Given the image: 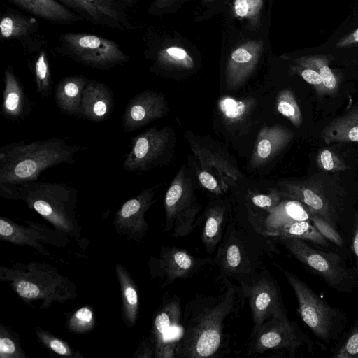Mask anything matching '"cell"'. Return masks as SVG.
<instances>
[{
	"mask_svg": "<svg viewBox=\"0 0 358 358\" xmlns=\"http://www.w3.org/2000/svg\"><path fill=\"white\" fill-rule=\"evenodd\" d=\"M153 64L161 69H192L194 62L186 50L176 45L158 48L155 52H147Z\"/></svg>",
	"mask_w": 358,
	"mask_h": 358,
	"instance_id": "obj_31",
	"label": "cell"
},
{
	"mask_svg": "<svg viewBox=\"0 0 358 358\" xmlns=\"http://www.w3.org/2000/svg\"><path fill=\"white\" fill-rule=\"evenodd\" d=\"M262 50L261 40L248 41L233 50L225 69L227 89H236L245 83L256 68Z\"/></svg>",
	"mask_w": 358,
	"mask_h": 358,
	"instance_id": "obj_20",
	"label": "cell"
},
{
	"mask_svg": "<svg viewBox=\"0 0 358 358\" xmlns=\"http://www.w3.org/2000/svg\"><path fill=\"white\" fill-rule=\"evenodd\" d=\"M278 111L287 118L295 127H299L303 122V117L296 98L289 89L280 90L276 98Z\"/></svg>",
	"mask_w": 358,
	"mask_h": 358,
	"instance_id": "obj_37",
	"label": "cell"
},
{
	"mask_svg": "<svg viewBox=\"0 0 358 358\" xmlns=\"http://www.w3.org/2000/svg\"><path fill=\"white\" fill-rule=\"evenodd\" d=\"M0 33L2 38L17 41L29 54L45 48V36L40 31L35 17L8 10L1 17Z\"/></svg>",
	"mask_w": 358,
	"mask_h": 358,
	"instance_id": "obj_18",
	"label": "cell"
},
{
	"mask_svg": "<svg viewBox=\"0 0 358 358\" xmlns=\"http://www.w3.org/2000/svg\"><path fill=\"white\" fill-rule=\"evenodd\" d=\"M239 283L242 296L248 299L252 312L251 336L270 317L287 313L279 286L266 270L257 272Z\"/></svg>",
	"mask_w": 358,
	"mask_h": 358,
	"instance_id": "obj_10",
	"label": "cell"
},
{
	"mask_svg": "<svg viewBox=\"0 0 358 358\" xmlns=\"http://www.w3.org/2000/svg\"><path fill=\"white\" fill-rule=\"evenodd\" d=\"M266 217H251L250 224L259 233L266 236V234L287 224L302 220L310 221V213L308 209L299 201L285 199Z\"/></svg>",
	"mask_w": 358,
	"mask_h": 358,
	"instance_id": "obj_24",
	"label": "cell"
},
{
	"mask_svg": "<svg viewBox=\"0 0 358 358\" xmlns=\"http://www.w3.org/2000/svg\"><path fill=\"white\" fill-rule=\"evenodd\" d=\"M38 335L41 339L56 353L65 356L72 355L71 350L62 341L56 338L50 337L45 335L44 333Z\"/></svg>",
	"mask_w": 358,
	"mask_h": 358,
	"instance_id": "obj_47",
	"label": "cell"
},
{
	"mask_svg": "<svg viewBox=\"0 0 358 358\" xmlns=\"http://www.w3.org/2000/svg\"><path fill=\"white\" fill-rule=\"evenodd\" d=\"M201 208L194 199L191 178L182 167L171 181L164 198V232L178 238L189 235L194 229L196 215Z\"/></svg>",
	"mask_w": 358,
	"mask_h": 358,
	"instance_id": "obj_9",
	"label": "cell"
},
{
	"mask_svg": "<svg viewBox=\"0 0 358 358\" xmlns=\"http://www.w3.org/2000/svg\"><path fill=\"white\" fill-rule=\"evenodd\" d=\"M304 344L313 346L312 341L298 324L289 320L287 313H283L270 317L262 324L251 336L250 348L259 354L270 350H282L292 356Z\"/></svg>",
	"mask_w": 358,
	"mask_h": 358,
	"instance_id": "obj_11",
	"label": "cell"
},
{
	"mask_svg": "<svg viewBox=\"0 0 358 358\" xmlns=\"http://www.w3.org/2000/svg\"><path fill=\"white\" fill-rule=\"evenodd\" d=\"M356 43H358V29L348 36L341 38L336 45L338 48H343Z\"/></svg>",
	"mask_w": 358,
	"mask_h": 358,
	"instance_id": "obj_51",
	"label": "cell"
},
{
	"mask_svg": "<svg viewBox=\"0 0 358 358\" xmlns=\"http://www.w3.org/2000/svg\"><path fill=\"white\" fill-rule=\"evenodd\" d=\"M120 1H121L122 3H124L126 6H129V7H131V6H134L136 3H137V0H119Z\"/></svg>",
	"mask_w": 358,
	"mask_h": 358,
	"instance_id": "obj_53",
	"label": "cell"
},
{
	"mask_svg": "<svg viewBox=\"0 0 358 358\" xmlns=\"http://www.w3.org/2000/svg\"><path fill=\"white\" fill-rule=\"evenodd\" d=\"M160 184L142 191L127 200L116 212L114 224L117 231L136 241H141L148 229L145 214L155 201Z\"/></svg>",
	"mask_w": 358,
	"mask_h": 358,
	"instance_id": "obj_16",
	"label": "cell"
},
{
	"mask_svg": "<svg viewBox=\"0 0 358 358\" xmlns=\"http://www.w3.org/2000/svg\"><path fill=\"white\" fill-rule=\"evenodd\" d=\"M168 111V103L162 94L152 90L141 92L124 108L122 119L123 131L137 130L165 116Z\"/></svg>",
	"mask_w": 358,
	"mask_h": 358,
	"instance_id": "obj_17",
	"label": "cell"
},
{
	"mask_svg": "<svg viewBox=\"0 0 358 358\" xmlns=\"http://www.w3.org/2000/svg\"><path fill=\"white\" fill-rule=\"evenodd\" d=\"M316 162L319 168L325 172H340L348 168V164L337 153L325 148L318 152Z\"/></svg>",
	"mask_w": 358,
	"mask_h": 358,
	"instance_id": "obj_39",
	"label": "cell"
},
{
	"mask_svg": "<svg viewBox=\"0 0 358 358\" xmlns=\"http://www.w3.org/2000/svg\"><path fill=\"white\" fill-rule=\"evenodd\" d=\"M295 64L315 70L322 77L327 94H336L338 80L329 64V60L321 55L305 56L294 60Z\"/></svg>",
	"mask_w": 358,
	"mask_h": 358,
	"instance_id": "obj_33",
	"label": "cell"
},
{
	"mask_svg": "<svg viewBox=\"0 0 358 358\" xmlns=\"http://www.w3.org/2000/svg\"><path fill=\"white\" fill-rule=\"evenodd\" d=\"M88 148L71 145L57 138L5 145L0 148V182L19 185L37 181L49 168L62 163L72 165L75 153Z\"/></svg>",
	"mask_w": 358,
	"mask_h": 358,
	"instance_id": "obj_2",
	"label": "cell"
},
{
	"mask_svg": "<svg viewBox=\"0 0 358 358\" xmlns=\"http://www.w3.org/2000/svg\"><path fill=\"white\" fill-rule=\"evenodd\" d=\"M64 5L79 14L83 18V10L80 3L76 0H58ZM84 19V18H83Z\"/></svg>",
	"mask_w": 358,
	"mask_h": 358,
	"instance_id": "obj_52",
	"label": "cell"
},
{
	"mask_svg": "<svg viewBox=\"0 0 358 358\" xmlns=\"http://www.w3.org/2000/svg\"><path fill=\"white\" fill-rule=\"evenodd\" d=\"M31 66L37 92L43 97H48L51 92L52 76L45 48L35 53Z\"/></svg>",
	"mask_w": 358,
	"mask_h": 358,
	"instance_id": "obj_35",
	"label": "cell"
},
{
	"mask_svg": "<svg viewBox=\"0 0 358 358\" xmlns=\"http://www.w3.org/2000/svg\"><path fill=\"white\" fill-rule=\"evenodd\" d=\"M268 237H288L310 241L316 245L327 246V240L309 220L296 221L274 229L266 234Z\"/></svg>",
	"mask_w": 358,
	"mask_h": 358,
	"instance_id": "obj_32",
	"label": "cell"
},
{
	"mask_svg": "<svg viewBox=\"0 0 358 358\" xmlns=\"http://www.w3.org/2000/svg\"><path fill=\"white\" fill-rule=\"evenodd\" d=\"M28 227L17 224L7 218L0 219L1 238L22 245H28L41 253L49 255L40 243L63 247L69 243L66 235L58 230H52L41 224L26 221Z\"/></svg>",
	"mask_w": 358,
	"mask_h": 358,
	"instance_id": "obj_15",
	"label": "cell"
},
{
	"mask_svg": "<svg viewBox=\"0 0 358 358\" xmlns=\"http://www.w3.org/2000/svg\"><path fill=\"white\" fill-rule=\"evenodd\" d=\"M57 45L59 55L93 69L108 70L130 59L115 41L91 33H62Z\"/></svg>",
	"mask_w": 358,
	"mask_h": 358,
	"instance_id": "obj_6",
	"label": "cell"
},
{
	"mask_svg": "<svg viewBox=\"0 0 358 358\" xmlns=\"http://www.w3.org/2000/svg\"><path fill=\"white\" fill-rule=\"evenodd\" d=\"M22 200L57 230L76 239L80 234L76 220L77 192L64 183L32 181L18 185Z\"/></svg>",
	"mask_w": 358,
	"mask_h": 358,
	"instance_id": "obj_4",
	"label": "cell"
},
{
	"mask_svg": "<svg viewBox=\"0 0 358 358\" xmlns=\"http://www.w3.org/2000/svg\"><path fill=\"white\" fill-rule=\"evenodd\" d=\"M264 0H234V15L240 19H246L255 26L259 23Z\"/></svg>",
	"mask_w": 358,
	"mask_h": 358,
	"instance_id": "obj_38",
	"label": "cell"
},
{
	"mask_svg": "<svg viewBox=\"0 0 358 358\" xmlns=\"http://www.w3.org/2000/svg\"><path fill=\"white\" fill-rule=\"evenodd\" d=\"M352 249L355 257L356 271L358 278V213L355 215V227L352 241Z\"/></svg>",
	"mask_w": 358,
	"mask_h": 358,
	"instance_id": "obj_50",
	"label": "cell"
},
{
	"mask_svg": "<svg viewBox=\"0 0 358 358\" xmlns=\"http://www.w3.org/2000/svg\"><path fill=\"white\" fill-rule=\"evenodd\" d=\"M153 322L152 334L155 357L159 358L169 343H177L182 331V311L179 300L174 297L165 301L159 309Z\"/></svg>",
	"mask_w": 358,
	"mask_h": 358,
	"instance_id": "obj_21",
	"label": "cell"
},
{
	"mask_svg": "<svg viewBox=\"0 0 358 358\" xmlns=\"http://www.w3.org/2000/svg\"><path fill=\"white\" fill-rule=\"evenodd\" d=\"M114 108V98L110 87L105 83L88 80L83 92L78 116L101 122L107 120Z\"/></svg>",
	"mask_w": 358,
	"mask_h": 358,
	"instance_id": "obj_22",
	"label": "cell"
},
{
	"mask_svg": "<svg viewBox=\"0 0 358 358\" xmlns=\"http://www.w3.org/2000/svg\"><path fill=\"white\" fill-rule=\"evenodd\" d=\"M50 268L45 274H34L30 268L25 272L17 268L13 271L6 269L5 274L8 280H12L13 288L22 298L42 299L45 303L71 298L73 292H67L64 284L67 282L66 279L57 273L56 269L48 273Z\"/></svg>",
	"mask_w": 358,
	"mask_h": 358,
	"instance_id": "obj_12",
	"label": "cell"
},
{
	"mask_svg": "<svg viewBox=\"0 0 358 358\" xmlns=\"http://www.w3.org/2000/svg\"><path fill=\"white\" fill-rule=\"evenodd\" d=\"M294 134L281 125L264 126L259 131L252 153L250 163L260 166L271 160L293 139Z\"/></svg>",
	"mask_w": 358,
	"mask_h": 358,
	"instance_id": "obj_23",
	"label": "cell"
},
{
	"mask_svg": "<svg viewBox=\"0 0 358 358\" xmlns=\"http://www.w3.org/2000/svg\"><path fill=\"white\" fill-rule=\"evenodd\" d=\"M218 295H199L185 306L182 331L177 341L176 356L182 358L213 357L223 348L224 321L237 307L241 288L229 279L223 280Z\"/></svg>",
	"mask_w": 358,
	"mask_h": 358,
	"instance_id": "obj_1",
	"label": "cell"
},
{
	"mask_svg": "<svg viewBox=\"0 0 358 358\" xmlns=\"http://www.w3.org/2000/svg\"><path fill=\"white\" fill-rule=\"evenodd\" d=\"M227 218V209L223 205H214L206 210L201 238L208 253H213L221 242Z\"/></svg>",
	"mask_w": 358,
	"mask_h": 358,
	"instance_id": "obj_30",
	"label": "cell"
},
{
	"mask_svg": "<svg viewBox=\"0 0 358 358\" xmlns=\"http://www.w3.org/2000/svg\"><path fill=\"white\" fill-rule=\"evenodd\" d=\"M190 148L200 166L211 171L218 178L224 191L241 176L237 167L227 156L213 148L202 146L194 141H189Z\"/></svg>",
	"mask_w": 358,
	"mask_h": 358,
	"instance_id": "obj_25",
	"label": "cell"
},
{
	"mask_svg": "<svg viewBox=\"0 0 358 358\" xmlns=\"http://www.w3.org/2000/svg\"><path fill=\"white\" fill-rule=\"evenodd\" d=\"M203 1H212V0H203Z\"/></svg>",
	"mask_w": 358,
	"mask_h": 358,
	"instance_id": "obj_54",
	"label": "cell"
},
{
	"mask_svg": "<svg viewBox=\"0 0 358 358\" xmlns=\"http://www.w3.org/2000/svg\"><path fill=\"white\" fill-rule=\"evenodd\" d=\"M169 142L167 127H152L131 138V149L122 167L127 171L141 173L160 164Z\"/></svg>",
	"mask_w": 358,
	"mask_h": 358,
	"instance_id": "obj_13",
	"label": "cell"
},
{
	"mask_svg": "<svg viewBox=\"0 0 358 358\" xmlns=\"http://www.w3.org/2000/svg\"><path fill=\"white\" fill-rule=\"evenodd\" d=\"M290 69L298 73L306 82L313 85L318 97L327 95L320 75L314 69L299 65L290 66Z\"/></svg>",
	"mask_w": 358,
	"mask_h": 358,
	"instance_id": "obj_42",
	"label": "cell"
},
{
	"mask_svg": "<svg viewBox=\"0 0 358 358\" xmlns=\"http://www.w3.org/2000/svg\"><path fill=\"white\" fill-rule=\"evenodd\" d=\"M210 258L196 257L185 250L176 247H163L157 259L150 263V273L162 280V287L172 284L178 278H187L206 264Z\"/></svg>",
	"mask_w": 358,
	"mask_h": 358,
	"instance_id": "obj_14",
	"label": "cell"
},
{
	"mask_svg": "<svg viewBox=\"0 0 358 358\" xmlns=\"http://www.w3.org/2000/svg\"><path fill=\"white\" fill-rule=\"evenodd\" d=\"M266 237L252 226L248 229L229 221L211 262L219 271L217 279L240 282L262 269L266 246L271 245Z\"/></svg>",
	"mask_w": 358,
	"mask_h": 358,
	"instance_id": "obj_3",
	"label": "cell"
},
{
	"mask_svg": "<svg viewBox=\"0 0 358 358\" xmlns=\"http://www.w3.org/2000/svg\"><path fill=\"white\" fill-rule=\"evenodd\" d=\"M309 211V210H308ZM310 221L312 222L317 231L328 241L334 243L339 247L343 246V240L336 229V227L330 224L322 216L315 213L309 211Z\"/></svg>",
	"mask_w": 358,
	"mask_h": 358,
	"instance_id": "obj_40",
	"label": "cell"
},
{
	"mask_svg": "<svg viewBox=\"0 0 358 358\" xmlns=\"http://www.w3.org/2000/svg\"><path fill=\"white\" fill-rule=\"evenodd\" d=\"M117 271L122 289L123 313L128 323L133 325L138 310V294L135 285L124 268L117 265Z\"/></svg>",
	"mask_w": 358,
	"mask_h": 358,
	"instance_id": "obj_34",
	"label": "cell"
},
{
	"mask_svg": "<svg viewBox=\"0 0 358 358\" xmlns=\"http://www.w3.org/2000/svg\"><path fill=\"white\" fill-rule=\"evenodd\" d=\"M335 358H358V319L355 322L346 338L334 352Z\"/></svg>",
	"mask_w": 358,
	"mask_h": 358,
	"instance_id": "obj_41",
	"label": "cell"
},
{
	"mask_svg": "<svg viewBox=\"0 0 358 358\" xmlns=\"http://www.w3.org/2000/svg\"><path fill=\"white\" fill-rule=\"evenodd\" d=\"M88 79L80 75L65 77L55 88L54 98L57 106L64 113L78 115L83 92Z\"/></svg>",
	"mask_w": 358,
	"mask_h": 358,
	"instance_id": "obj_29",
	"label": "cell"
},
{
	"mask_svg": "<svg viewBox=\"0 0 358 358\" xmlns=\"http://www.w3.org/2000/svg\"><path fill=\"white\" fill-rule=\"evenodd\" d=\"M278 187L282 198L299 201L337 226L346 191L335 176L322 171L304 179L280 180Z\"/></svg>",
	"mask_w": 358,
	"mask_h": 358,
	"instance_id": "obj_5",
	"label": "cell"
},
{
	"mask_svg": "<svg viewBox=\"0 0 358 358\" xmlns=\"http://www.w3.org/2000/svg\"><path fill=\"white\" fill-rule=\"evenodd\" d=\"M282 271L295 294L297 312L302 320L318 338L327 343L331 341L341 326L339 312L296 275L285 269Z\"/></svg>",
	"mask_w": 358,
	"mask_h": 358,
	"instance_id": "obj_7",
	"label": "cell"
},
{
	"mask_svg": "<svg viewBox=\"0 0 358 358\" xmlns=\"http://www.w3.org/2000/svg\"><path fill=\"white\" fill-rule=\"evenodd\" d=\"M2 98L1 114L6 118L22 119L28 112L27 99L23 87L11 66H8L4 72Z\"/></svg>",
	"mask_w": 358,
	"mask_h": 358,
	"instance_id": "obj_28",
	"label": "cell"
},
{
	"mask_svg": "<svg viewBox=\"0 0 358 358\" xmlns=\"http://www.w3.org/2000/svg\"><path fill=\"white\" fill-rule=\"evenodd\" d=\"M195 168L199 182L205 189L215 194L225 192L218 178L211 171L196 164Z\"/></svg>",
	"mask_w": 358,
	"mask_h": 358,
	"instance_id": "obj_43",
	"label": "cell"
},
{
	"mask_svg": "<svg viewBox=\"0 0 358 358\" xmlns=\"http://www.w3.org/2000/svg\"><path fill=\"white\" fill-rule=\"evenodd\" d=\"M83 10V18L92 24L121 31L137 29L128 13L127 6L119 0H76Z\"/></svg>",
	"mask_w": 358,
	"mask_h": 358,
	"instance_id": "obj_19",
	"label": "cell"
},
{
	"mask_svg": "<svg viewBox=\"0 0 358 358\" xmlns=\"http://www.w3.org/2000/svg\"><path fill=\"white\" fill-rule=\"evenodd\" d=\"M0 195L7 199L21 200L17 185L0 182Z\"/></svg>",
	"mask_w": 358,
	"mask_h": 358,
	"instance_id": "obj_48",
	"label": "cell"
},
{
	"mask_svg": "<svg viewBox=\"0 0 358 358\" xmlns=\"http://www.w3.org/2000/svg\"><path fill=\"white\" fill-rule=\"evenodd\" d=\"M93 320L92 312L90 309L83 307L77 310L71 318L69 327L71 329L77 331H83L90 328ZM72 330V331H73Z\"/></svg>",
	"mask_w": 358,
	"mask_h": 358,
	"instance_id": "obj_46",
	"label": "cell"
},
{
	"mask_svg": "<svg viewBox=\"0 0 358 358\" xmlns=\"http://www.w3.org/2000/svg\"><path fill=\"white\" fill-rule=\"evenodd\" d=\"M178 0H155L150 7L151 14H159L162 10L171 6Z\"/></svg>",
	"mask_w": 358,
	"mask_h": 358,
	"instance_id": "obj_49",
	"label": "cell"
},
{
	"mask_svg": "<svg viewBox=\"0 0 358 358\" xmlns=\"http://www.w3.org/2000/svg\"><path fill=\"white\" fill-rule=\"evenodd\" d=\"M27 13L53 24L71 25L84 19L58 0H9Z\"/></svg>",
	"mask_w": 358,
	"mask_h": 358,
	"instance_id": "obj_26",
	"label": "cell"
},
{
	"mask_svg": "<svg viewBox=\"0 0 358 358\" xmlns=\"http://www.w3.org/2000/svg\"><path fill=\"white\" fill-rule=\"evenodd\" d=\"M254 105L253 99L237 100L229 96L222 98L218 103L219 109L224 118L232 124L243 120Z\"/></svg>",
	"mask_w": 358,
	"mask_h": 358,
	"instance_id": "obj_36",
	"label": "cell"
},
{
	"mask_svg": "<svg viewBox=\"0 0 358 358\" xmlns=\"http://www.w3.org/2000/svg\"><path fill=\"white\" fill-rule=\"evenodd\" d=\"M0 356L3 357H22L20 348L15 340L5 331H1Z\"/></svg>",
	"mask_w": 358,
	"mask_h": 358,
	"instance_id": "obj_45",
	"label": "cell"
},
{
	"mask_svg": "<svg viewBox=\"0 0 358 358\" xmlns=\"http://www.w3.org/2000/svg\"><path fill=\"white\" fill-rule=\"evenodd\" d=\"M277 238L294 258L322 278L330 287L341 292L352 289L355 279L341 256L315 249L301 239Z\"/></svg>",
	"mask_w": 358,
	"mask_h": 358,
	"instance_id": "obj_8",
	"label": "cell"
},
{
	"mask_svg": "<svg viewBox=\"0 0 358 358\" xmlns=\"http://www.w3.org/2000/svg\"><path fill=\"white\" fill-rule=\"evenodd\" d=\"M282 196L278 189L270 190L268 194H257L251 196V201L255 206L269 213L281 201Z\"/></svg>",
	"mask_w": 358,
	"mask_h": 358,
	"instance_id": "obj_44",
	"label": "cell"
},
{
	"mask_svg": "<svg viewBox=\"0 0 358 358\" xmlns=\"http://www.w3.org/2000/svg\"><path fill=\"white\" fill-rule=\"evenodd\" d=\"M320 136L327 144L358 142V104L329 121Z\"/></svg>",
	"mask_w": 358,
	"mask_h": 358,
	"instance_id": "obj_27",
	"label": "cell"
}]
</instances>
